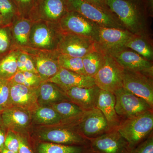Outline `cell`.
<instances>
[{
    "label": "cell",
    "instance_id": "obj_4",
    "mask_svg": "<svg viewBox=\"0 0 153 153\" xmlns=\"http://www.w3.org/2000/svg\"><path fill=\"white\" fill-rule=\"evenodd\" d=\"M63 34L59 23L33 22L29 38V47L40 50H56Z\"/></svg>",
    "mask_w": 153,
    "mask_h": 153
},
{
    "label": "cell",
    "instance_id": "obj_38",
    "mask_svg": "<svg viewBox=\"0 0 153 153\" xmlns=\"http://www.w3.org/2000/svg\"><path fill=\"white\" fill-rule=\"evenodd\" d=\"M19 141L17 134L12 131L8 130L6 133L4 147L6 149L18 153Z\"/></svg>",
    "mask_w": 153,
    "mask_h": 153
},
{
    "label": "cell",
    "instance_id": "obj_26",
    "mask_svg": "<svg viewBox=\"0 0 153 153\" xmlns=\"http://www.w3.org/2000/svg\"><path fill=\"white\" fill-rule=\"evenodd\" d=\"M35 123L42 125L54 126L64 121V119L51 106H40L31 112Z\"/></svg>",
    "mask_w": 153,
    "mask_h": 153
},
{
    "label": "cell",
    "instance_id": "obj_32",
    "mask_svg": "<svg viewBox=\"0 0 153 153\" xmlns=\"http://www.w3.org/2000/svg\"><path fill=\"white\" fill-rule=\"evenodd\" d=\"M58 60L60 68H65L78 74L87 75L84 70L82 58L59 54Z\"/></svg>",
    "mask_w": 153,
    "mask_h": 153
},
{
    "label": "cell",
    "instance_id": "obj_5",
    "mask_svg": "<svg viewBox=\"0 0 153 153\" xmlns=\"http://www.w3.org/2000/svg\"><path fill=\"white\" fill-rule=\"evenodd\" d=\"M65 1L68 12H77L101 27L126 30L111 10L100 8L84 0H65Z\"/></svg>",
    "mask_w": 153,
    "mask_h": 153
},
{
    "label": "cell",
    "instance_id": "obj_7",
    "mask_svg": "<svg viewBox=\"0 0 153 153\" xmlns=\"http://www.w3.org/2000/svg\"><path fill=\"white\" fill-rule=\"evenodd\" d=\"M115 109L121 120L153 110L146 100L121 88L114 92Z\"/></svg>",
    "mask_w": 153,
    "mask_h": 153
},
{
    "label": "cell",
    "instance_id": "obj_23",
    "mask_svg": "<svg viewBox=\"0 0 153 153\" xmlns=\"http://www.w3.org/2000/svg\"><path fill=\"white\" fill-rule=\"evenodd\" d=\"M31 145L34 153H93L90 146H68L34 141Z\"/></svg>",
    "mask_w": 153,
    "mask_h": 153
},
{
    "label": "cell",
    "instance_id": "obj_27",
    "mask_svg": "<svg viewBox=\"0 0 153 153\" xmlns=\"http://www.w3.org/2000/svg\"><path fill=\"white\" fill-rule=\"evenodd\" d=\"M19 49H13L0 58V78L10 80L18 72L17 61Z\"/></svg>",
    "mask_w": 153,
    "mask_h": 153
},
{
    "label": "cell",
    "instance_id": "obj_15",
    "mask_svg": "<svg viewBox=\"0 0 153 153\" xmlns=\"http://www.w3.org/2000/svg\"><path fill=\"white\" fill-rule=\"evenodd\" d=\"M133 35L126 30L100 27L97 45L105 54L111 55L126 47Z\"/></svg>",
    "mask_w": 153,
    "mask_h": 153
},
{
    "label": "cell",
    "instance_id": "obj_11",
    "mask_svg": "<svg viewBox=\"0 0 153 153\" xmlns=\"http://www.w3.org/2000/svg\"><path fill=\"white\" fill-rule=\"evenodd\" d=\"M96 47V42L90 38L63 33L56 51L59 54L82 58Z\"/></svg>",
    "mask_w": 153,
    "mask_h": 153
},
{
    "label": "cell",
    "instance_id": "obj_8",
    "mask_svg": "<svg viewBox=\"0 0 153 153\" xmlns=\"http://www.w3.org/2000/svg\"><path fill=\"white\" fill-rule=\"evenodd\" d=\"M59 24L64 33L84 36L98 42L100 27L77 12H68L60 19Z\"/></svg>",
    "mask_w": 153,
    "mask_h": 153
},
{
    "label": "cell",
    "instance_id": "obj_19",
    "mask_svg": "<svg viewBox=\"0 0 153 153\" xmlns=\"http://www.w3.org/2000/svg\"><path fill=\"white\" fill-rule=\"evenodd\" d=\"M47 81L55 83L64 91L71 88L90 87L95 85L93 77L62 68H60L57 74Z\"/></svg>",
    "mask_w": 153,
    "mask_h": 153
},
{
    "label": "cell",
    "instance_id": "obj_30",
    "mask_svg": "<svg viewBox=\"0 0 153 153\" xmlns=\"http://www.w3.org/2000/svg\"><path fill=\"white\" fill-rule=\"evenodd\" d=\"M0 14L3 26H11L16 19L21 17L12 0H0Z\"/></svg>",
    "mask_w": 153,
    "mask_h": 153
},
{
    "label": "cell",
    "instance_id": "obj_17",
    "mask_svg": "<svg viewBox=\"0 0 153 153\" xmlns=\"http://www.w3.org/2000/svg\"><path fill=\"white\" fill-rule=\"evenodd\" d=\"M111 55L125 69L153 76V62L146 60L133 50L125 47Z\"/></svg>",
    "mask_w": 153,
    "mask_h": 153
},
{
    "label": "cell",
    "instance_id": "obj_34",
    "mask_svg": "<svg viewBox=\"0 0 153 153\" xmlns=\"http://www.w3.org/2000/svg\"><path fill=\"white\" fill-rule=\"evenodd\" d=\"M17 62L18 71H30L38 74L32 57L25 50L19 49Z\"/></svg>",
    "mask_w": 153,
    "mask_h": 153
},
{
    "label": "cell",
    "instance_id": "obj_31",
    "mask_svg": "<svg viewBox=\"0 0 153 153\" xmlns=\"http://www.w3.org/2000/svg\"><path fill=\"white\" fill-rule=\"evenodd\" d=\"M10 80L14 83L34 88H38L43 82L38 74L27 71H18Z\"/></svg>",
    "mask_w": 153,
    "mask_h": 153
},
{
    "label": "cell",
    "instance_id": "obj_24",
    "mask_svg": "<svg viewBox=\"0 0 153 153\" xmlns=\"http://www.w3.org/2000/svg\"><path fill=\"white\" fill-rule=\"evenodd\" d=\"M33 22L20 17L10 26L14 44L19 49L29 47V38Z\"/></svg>",
    "mask_w": 153,
    "mask_h": 153
},
{
    "label": "cell",
    "instance_id": "obj_42",
    "mask_svg": "<svg viewBox=\"0 0 153 153\" xmlns=\"http://www.w3.org/2000/svg\"><path fill=\"white\" fill-rule=\"evenodd\" d=\"M0 153H16L13 151L9 150L7 149H6V148L4 147L3 148V149L1 151Z\"/></svg>",
    "mask_w": 153,
    "mask_h": 153
},
{
    "label": "cell",
    "instance_id": "obj_9",
    "mask_svg": "<svg viewBox=\"0 0 153 153\" xmlns=\"http://www.w3.org/2000/svg\"><path fill=\"white\" fill-rule=\"evenodd\" d=\"M153 76L124 68L123 87L146 100L153 108Z\"/></svg>",
    "mask_w": 153,
    "mask_h": 153
},
{
    "label": "cell",
    "instance_id": "obj_44",
    "mask_svg": "<svg viewBox=\"0 0 153 153\" xmlns=\"http://www.w3.org/2000/svg\"><path fill=\"white\" fill-rule=\"evenodd\" d=\"M0 122H1V112H0Z\"/></svg>",
    "mask_w": 153,
    "mask_h": 153
},
{
    "label": "cell",
    "instance_id": "obj_2",
    "mask_svg": "<svg viewBox=\"0 0 153 153\" xmlns=\"http://www.w3.org/2000/svg\"><path fill=\"white\" fill-rule=\"evenodd\" d=\"M79 119L63 122L48 129L40 131L36 134V140L68 146H90V140L78 128Z\"/></svg>",
    "mask_w": 153,
    "mask_h": 153
},
{
    "label": "cell",
    "instance_id": "obj_36",
    "mask_svg": "<svg viewBox=\"0 0 153 153\" xmlns=\"http://www.w3.org/2000/svg\"><path fill=\"white\" fill-rule=\"evenodd\" d=\"M21 17L28 19L38 0H12Z\"/></svg>",
    "mask_w": 153,
    "mask_h": 153
},
{
    "label": "cell",
    "instance_id": "obj_16",
    "mask_svg": "<svg viewBox=\"0 0 153 153\" xmlns=\"http://www.w3.org/2000/svg\"><path fill=\"white\" fill-rule=\"evenodd\" d=\"M37 88L27 87L10 80L9 107H16L32 112L39 106Z\"/></svg>",
    "mask_w": 153,
    "mask_h": 153
},
{
    "label": "cell",
    "instance_id": "obj_37",
    "mask_svg": "<svg viewBox=\"0 0 153 153\" xmlns=\"http://www.w3.org/2000/svg\"><path fill=\"white\" fill-rule=\"evenodd\" d=\"M128 153H153V133Z\"/></svg>",
    "mask_w": 153,
    "mask_h": 153
},
{
    "label": "cell",
    "instance_id": "obj_39",
    "mask_svg": "<svg viewBox=\"0 0 153 153\" xmlns=\"http://www.w3.org/2000/svg\"><path fill=\"white\" fill-rule=\"evenodd\" d=\"M19 141L18 153H34L33 148L27 139L20 134H17Z\"/></svg>",
    "mask_w": 153,
    "mask_h": 153
},
{
    "label": "cell",
    "instance_id": "obj_45",
    "mask_svg": "<svg viewBox=\"0 0 153 153\" xmlns=\"http://www.w3.org/2000/svg\"><path fill=\"white\" fill-rule=\"evenodd\" d=\"M150 1H153V0H150Z\"/></svg>",
    "mask_w": 153,
    "mask_h": 153
},
{
    "label": "cell",
    "instance_id": "obj_6",
    "mask_svg": "<svg viewBox=\"0 0 153 153\" xmlns=\"http://www.w3.org/2000/svg\"><path fill=\"white\" fill-rule=\"evenodd\" d=\"M123 70L111 55L105 54L103 64L93 76L95 85L101 90L114 93L123 87Z\"/></svg>",
    "mask_w": 153,
    "mask_h": 153
},
{
    "label": "cell",
    "instance_id": "obj_43",
    "mask_svg": "<svg viewBox=\"0 0 153 153\" xmlns=\"http://www.w3.org/2000/svg\"><path fill=\"white\" fill-rule=\"evenodd\" d=\"M3 26L2 21L1 17V14H0V26Z\"/></svg>",
    "mask_w": 153,
    "mask_h": 153
},
{
    "label": "cell",
    "instance_id": "obj_1",
    "mask_svg": "<svg viewBox=\"0 0 153 153\" xmlns=\"http://www.w3.org/2000/svg\"><path fill=\"white\" fill-rule=\"evenodd\" d=\"M105 3L130 33L151 36L149 20L153 16V1L105 0Z\"/></svg>",
    "mask_w": 153,
    "mask_h": 153
},
{
    "label": "cell",
    "instance_id": "obj_13",
    "mask_svg": "<svg viewBox=\"0 0 153 153\" xmlns=\"http://www.w3.org/2000/svg\"><path fill=\"white\" fill-rule=\"evenodd\" d=\"M68 12L65 0H38L28 19L59 23Z\"/></svg>",
    "mask_w": 153,
    "mask_h": 153
},
{
    "label": "cell",
    "instance_id": "obj_22",
    "mask_svg": "<svg viewBox=\"0 0 153 153\" xmlns=\"http://www.w3.org/2000/svg\"><path fill=\"white\" fill-rule=\"evenodd\" d=\"M114 94L100 89L97 101L96 107L104 115L111 129H117L121 120L115 109Z\"/></svg>",
    "mask_w": 153,
    "mask_h": 153
},
{
    "label": "cell",
    "instance_id": "obj_3",
    "mask_svg": "<svg viewBox=\"0 0 153 153\" xmlns=\"http://www.w3.org/2000/svg\"><path fill=\"white\" fill-rule=\"evenodd\" d=\"M153 110L134 117L121 120L118 131L128 142L131 150L153 133Z\"/></svg>",
    "mask_w": 153,
    "mask_h": 153
},
{
    "label": "cell",
    "instance_id": "obj_20",
    "mask_svg": "<svg viewBox=\"0 0 153 153\" xmlns=\"http://www.w3.org/2000/svg\"><path fill=\"white\" fill-rule=\"evenodd\" d=\"M100 88L96 85L90 87H73L65 91L70 101L84 111L96 107Z\"/></svg>",
    "mask_w": 153,
    "mask_h": 153
},
{
    "label": "cell",
    "instance_id": "obj_18",
    "mask_svg": "<svg viewBox=\"0 0 153 153\" xmlns=\"http://www.w3.org/2000/svg\"><path fill=\"white\" fill-rule=\"evenodd\" d=\"M31 120V112L16 107H8L1 112L3 125L14 132L25 131Z\"/></svg>",
    "mask_w": 153,
    "mask_h": 153
},
{
    "label": "cell",
    "instance_id": "obj_33",
    "mask_svg": "<svg viewBox=\"0 0 153 153\" xmlns=\"http://www.w3.org/2000/svg\"><path fill=\"white\" fill-rule=\"evenodd\" d=\"M16 48L10 26H0V58Z\"/></svg>",
    "mask_w": 153,
    "mask_h": 153
},
{
    "label": "cell",
    "instance_id": "obj_41",
    "mask_svg": "<svg viewBox=\"0 0 153 153\" xmlns=\"http://www.w3.org/2000/svg\"><path fill=\"white\" fill-rule=\"evenodd\" d=\"M4 127L3 125L1 122H0V152L4 147L6 133L4 130Z\"/></svg>",
    "mask_w": 153,
    "mask_h": 153
},
{
    "label": "cell",
    "instance_id": "obj_25",
    "mask_svg": "<svg viewBox=\"0 0 153 153\" xmlns=\"http://www.w3.org/2000/svg\"><path fill=\"white\" fill-rule=\"evenodd\" d=\"M125 47L133 50L146 60L153 62V42L151 36L133 35Z\"/></svg>",
    "mask_w": 153,
    "mask_h": 153
},
{
    "label": "cell",
    "instance_id": "obj_29",
    "mask_svg": "<svg viewBox=\"0 0 153 153\" xmlns=\"http://www.w3.org/2000/svg\"><path fill=\"white\" fill-rule=\"evenodd\" d=\"M50 106L62 117L64 122L78 120L84 113L79 106L71 101L60 102Z\"/></svg>",
    "mask_w": 153,
    "mask_h": 153
},
{
    "label": "cell",
    "instance_id": "obj_35",
    "mask_svg": "<svg viewBox=\"0 0 153 153\" xmlns=\"http://www.w3.org/2000/svg\"><path fill=\"white\" fill-rule=\"evenodd\" d=\"M10 95V80L0 78V112L8 107Z\"/></svg>",
    "mask_w": 153,
    "mask_h": 153
},
{
    "label": "cell",
    "instance_id": "obj_10",
    "mask_svg": "<svg viewBox=\"0 0 153 153\" xmlns=\"http://www.w3.org/2000/svg\"><path fill=\"white\" fill-rule=\"evenodd\" d=\"M22 49L27 52L32 57L38 75L43 82L54 76L60 70L58 60L59 53L56 50H40L30 47Z\"/></svg>",
    "mask_w": 153,
    "mask_h": 153
},
{
    "label": "cell",
    "instance_id": "obj_40",
    "mask_svg": "<svg viewBox=\"0 0 153 153\" xmlns=\"http://www.w3.org/2000/svg\"><path fill=\"white\" fill-rule=\"evenodd\" d=\"M84 1L96 7H98L100 8L106 10H111L106 5L105 0H84Z\"/></svg>",
    "mask_w": 153,
    "mask_h": 153
},
{
    "label": "cell",
    "instance_id": "obj_12",
    "mask_svg": "<svg viewBox=\"0 0 153 153\" xmlns=\"http://www.w3.org/2000/svg\"><path fill=\"white\" fill-rule=\"evenodd\" d=\"M78 127L80 133L89 140L111 130L104 115L97 107L84 111L78 122Z\"/></svg>",
    "mask_w": 153,
    "mask_h": 153
},
{
    "label": "cell",
    "instance_id": "obj_28",
    "mask_svg": "<svg viewBox=\"0 0 153 153\" xmlns=\"http://www.w3.org/2000/svg\"><path fill=\"white\" fill-rule=\"evenodd\" d=\"M105 54L97 45L96 48L82 58L84 70L88 76L93 77L103 64Z\"/></svg>",
    "mask_w": 153,
    "mask_h": 153
},
{
    "label": "cell",
    "instance_id": "obj_14",
    "mask_svg": "<svg viewBox=\"0 0 153 153\" xmlns=\"http://www.w3.org/2000/svg\"><path fill=\"white\" fill-rule=\"evenodd\" d=\"M89 140L93 153H128L131 151L128 142L117 129Z\"/></svg>",
    "mask_w": 153,
    "mask_h": 153
},
{
    "label": "cell",
    "instance_id": "obj_21",
    "mask_svg": "<svg viewBox=\"0 0 153 153\" xmlns=\"http://www.w3.org/2000/svg\"><path fill=\"white\" fill-rule=\"evenodd\" d=\"M40 106H50L60 102L70 101L65 91L53 82L43 81L37 88Z\"/></svg>",
    "mask_w": 153,
    "mask_h": 153
}]
</instances>
